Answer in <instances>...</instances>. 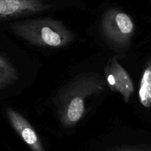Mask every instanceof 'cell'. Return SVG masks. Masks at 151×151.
Here are the masks:
<instances>
[{
    "label": "cell",
    "instance_id": "6da1fadb",
    "mask_svg": "<svg viewBox=\"0 0 151 151\" xmlns=\"http://www.w3.org/2000/svg\"><path fill=\"white\" fill-rule=\"evenodd\" d=\"M103 77L96 72L83 73L57 93L53 103L62 126L72 128L78 124L85 112L86 100L105 89Z\"/></svg>",
    "mask_w": 151,
    "mask_h": 151
},
{
    "label": "cell",
    "instance_id": "7a4b0ae2",
    "mask_svg": "<svg viewBox=\"0 0 151 151\" xmlns=\"http://www.w3.org/2000/svg\"><path fill=\"white\" fill-rule=\"evenodd\" d=\"M10 29L17 36L39 47L60 48L74 39V34L63 22L50 18L15 22Z\"/></svg>",
    "mask_w": 151,
    "mask_h": 151
},
{
    "label": "cell",
    "instance_id": "3957f363",
    "mask_svg": "<svg viewBox=\"0 0 151 151\" xmlns=\"http://www.w3.org/2000/svg\"><path fill=\"white\" fill-rule=\"evenodd\" d=\"M102 31L106 39L119 48L127 47L134 32V24L131 18L117 9H109L102 19Z\"/></svg>",
    "mask_w": 151,
    "mask_h": 151
},
{
    "label": "cell",
    "instance_id": "277c9868",
    "mask_svg": "<svg viewBox=\"0 0 151 151\" xmlns=\"http://www.w3.org/2000/svg\"><path fill=\"white\" fill-rule=\"evenodd\" d=\"M50 7L44 0H0V21L42 13Z\"/></svg>",
    "mask_w": 151,
    "mask_h": 151
},
{
    "label": "cell",
    "instance_id": "5b68a950",
    "mask_svg": "<svg viewBox=\"0 0 151 151\" xmlns=\"http://www.w3.org/2000/svg\"><path fill=\"white\" fill-rule=\"evenodd\" d=\"M105 74L106 83L111 91L122 94L124 102L128 103L131 96L134 94V86L128 72L119 63L115 58L108 63Z\"/></svg>",
    "mask_w": 151,
    "mask_h": 151
},
{
    "label": "cell",
    "instance_id": "8992f818",
    "mask_svg": "<svg viewBox=\"0 0 151 151\" xmlns=\"http://www.w3.org/2000/svg\"><path fill=\"white\" fill-rule=\"evenodd\" d=\"M6 114L10 125L32 151H46L41 139L29 122L11 108L6 109Z\"/></svg>",
    "mask_w": 151,
    "mask_h": 151
},
{
    "label": "cell",
    "instance_id": "52a82bcc",
    "mask_svg": "<svg viewBox=\"0 0 151 151\" xmlns=\"http://www.w3.org/2000/svg\"><path fill=\"white\" fill-rule=\"evenodd\" d=\"M139 97L140 103L144 107H151V62L148 63L142 76Z\"/></svg>",
    "mask_w": 151,
    "mask_h": 151
},
{
    "label": "cell",
    "instance_id": "ba28073f",
    "mask_svg": "<svg viewBox=\"0 0 151 151\" xmlns=\"http://www.w3.org/2000/svg\"><path fill=\"white\" fill-rule=\"evenodd\" d=\"M0 72L5 74L9 78L15 81L18 79L17 71L6 58L0 55Z\"/></svg>",
    "mask_w": 151,
    "mask_h": 151
},
{
    "label": "cell",
    "instance_id": "9c48e42d",
    "mask_svg": "<svg viewBox=\"0 0 151 151\" xmlns=\"http://www.w3.org/2000/svg\"><path fill=\"white\" fill-rule=\"evenodd\" d=\"M14 83V81H12L10 78H9L5 74L0 72V89L4 88L5 87L8 86L9 85Z\"/></svg>",
    "mask_w": 151,
    "mask_h": 151
},
{
    "label": "cell",
    "instance_id": "30bf717a",
    "mask_svg": "<svg viewBox=\"0 0 151 151\" xmlns=\"http://www.w3.org/2000/svg\"><path fill=\"white\" fill-rule=\"evenodd\" d=\"M110 151H150V150L139 148V147H120V148H116V149H114V150H112Z\"/></svg>",
    "mask_w": 151,
    "mask_h": 151
}]
</instances>
